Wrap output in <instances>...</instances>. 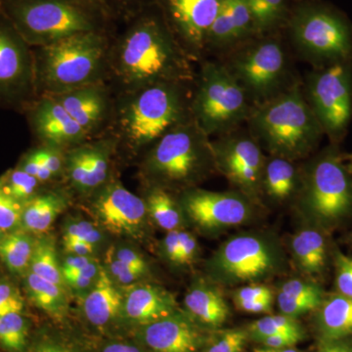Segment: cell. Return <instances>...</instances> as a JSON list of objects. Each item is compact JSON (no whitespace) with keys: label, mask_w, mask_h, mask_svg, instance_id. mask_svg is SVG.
<instances>
[{"label":"cell","mask_w":352,"mask_h":352,"mask_svg":"<svg viewBox=\"0 0 352 352\" xmlns=\"http://www.w3.org/2000/svg\"><path fill=\"white\" fill-rule=\"evenodd\" d=\"M107 1L113 7L116 13L122 14L126 19L150 3L147 0H107Z\"/></svg>","instance_id":"db71d44e"},{"label":"cell","mask_w":352,"mask_h":352,"mask_svg":"<svg viewBox=\"0 0 352 352\" xmlns=\"http://www.w3.org/2000/svg\"><path fill=\"white\" fill-rule=\"evenodd\" d=\"M126 29L113 36L108 83L115 94L157 83L194 85L195 62L185 52L155 2L127 19Z\"/></svg>","instance_id":"6da1fadb"},{"label":"cell","mask_w":352,"mask_h":352,"mask_svg":"<svg viewBox=\"0 0 352 352\" xmlns=\"http://www.w3.org/2000/svg\"><path fill=\"white\" fill-rule=\"evenodd\" d=\"M273 300H258V302H242L235 303L238 309L247 314H270L272 309Z\"/></svg>","instance_id":"6f0895ef"},{"label":"cell","mask_w":352,"mask_h":352,"mask_svg":"<svg viewBox=\"0 0 352 352\" xmlns=\"http://www.w3.org/2000/svg\"><path fill=\"white\" fill-rule=\"evenodd\" d=\"M214 171L212 140L193 119L166 132L142 155L139 166L144 184L175 194L197 187Z\"/></svg>","instance_id":"5b68a950"},{"label":"cell","mask_w":352,"mask_h":352,"mask_svg":"<svg viewBox=\"0 0 352 352\" xmlns=\"http://www.w3.org/2000/svg\"><path fill=\"white\" fill-rule=\"evenodd\" d=\"M292 254L298 267L310 275H321L327 265V242L323 231L305 228L292 239Z\"/></svg>","instance_id":"f1b7e54d"},{"label":"cell","mask_w":352,"mask_h":352,"mask_svg":"<svg viewBox=\"0 0 352 352\" xmlns=\"http://www.w3.org/2000/svg\"><path fill=\"white\" fill-rule=\"evenodd\" d=\"M219 62L239 82L252 106L270 100L298 82L283 43L274 36H254Z\"/></svg>","instance_id":"ba28073f"},{"label":"cell","mask_w":352,"mask_h":352,"mask_svg":"<svg viewBox=\"0 0 352 352\" xmlns=\"http://www.w3.org/2000/svg\"><path fill=\"white\" fill-rule=\"evenodd\" d=\"M286 267L276 238L266 233H242L226 240L208 259L207 273L214 283L235 286L263 281Z\"/></svg>","instance_id":"8fae6325"},{"label":"cell","mask_w":352,"mask_h":352,"mask_svg":"<svg viewBox=\"0 0 352 352\" xmlns=\"http://www.w3.org/2000/svg\"><path fill=\"white\" fill-rule=\"evenodd\" d=\"M245 330L249 333L250 340L254 342L261 338L277 333H295L305 337V328L298 319L282 314L263 317L250 324Z\"/></svg>","instance_id":"d590c367"},{"label":"cell","mask_w":352,"mask_h":352,"mask_svg":"<svg viewBox=\"0 0 352 352\" xmlns=\"http://www.w3.org/2000/svg\"><path fill=\"white\" fill-rule=\"evenodd\" d=\"M24 204L16 201L6 193L0 183V229L9 233L21 228Z\"/></svg>","instance_id":"ab89813d"},{"label":"cell","mask_w":352,"mask_h":352,"mask_svg":"<svg viewBox=\"0 0 352 352\" xmlns=\"http://www.w3.org/2000/svg\"><path fill=\"white\" fill-rule=\"evenodd\" d=\"M300 171L293 161L285 157H266L261 177V196L265 195L275 203H283L298 193Z\"/></svg>","instance_id":"4316f807"},{"label":"cell","mask_w":352,"mask_h":352,"mask_svg":"<svg viewBox=\"0 0 352 352\" xmlns=\"http://www.w3.org/2000/svg\"><path fill=\"white\" fill-rule=\"evenodd\" d=\"M106 263L108 266V270H106L108 274L112 278L113 281L120 286H131V285L135 284L139 279L145 276V274L140 271L134 270L113 256L112 248L108 250L107 254H106Z\"/></svg>","instance_id":"b9f144b4"},{"label":"cell","mask_w":352,"mask_h":352,"mask_svg":"<svg viewBox=\"0 0 352 352\" xmlns=\"http://www.w3.org/2000/svg\"><path fill=\"white\" fill-rule=\"evenodd\" d=\"M347 170H349V173H351L352 176V161L349 162V164H346Z\"/></svg>","instance_id":"be15d7a7"},{"label":"cell","mask_w":352,"mask_h":352,"mask_svg":"<svg viewBox=\"0 0 352 352\" xmlns=\"http://www.w3.org/2000/svg\"><path fill=\"white\" fill-rule=\"evenodd\" d=\"M258 36L274 31L286 20V0H245Z\"/></svg>","instance_id":"d6a6232c"},{"label":"cell","mask_w":352,"mask_h":352,"mask_svg":"<svg viewBox=\"0 0 352 352\" xmlns=\"http://www.w3.org/2000/svg\"><path fill=\"white\" fill-rule=\"evenodd\" d=\"M235 303L242 302H258V300H273L272 289L265 285L250 284L241 287L234 294Z\"/></svg>","instance_id":"681fc988"},{"label":"cell","mask_w":352,"mask_h":352,"mask_svg":"<svg viewBox=\"0 0 352 352\" xmlns=\"http://www.w3.org/2000/svg\"><path fill=\"white\" fill-rule=\"evenodd\" d=\"M24 305L19 289L11 282L0 281V316L10 312H23Z\"/></svg>","instance_id":"bcb514c9"},{"label":"cell","mask_w":352,"mask_h":352,"mask_svg":"<svg viewBox=\"0 0 352 352\" xmlns=\"http://www.w3.org/2000/svg\"><path fill=\"white\" fill-rule=\"evenodd\" d=\"M252 107L244 89L223 65L212 60L200 62L190 109L193 120L210 138L240 129Z\"/></svg>","instance_id":"9c48e42d"},{"label":"cell","mask_w":352,"mask_h":352,"mask_svg":"<svg viewBox=\"0 0 352 352\" xmlns=\"http://www.w3.org/2000/svg\"><path fill=\"white\" fill-rule=\"evenodd\" d=\"M98 352H145V349L138 342L124 340H110L98 349Z\"/></svg>","instance_id":"9f6ffc18"},{"label":"cell","mask_w":352,"mask_h":352,"mask_svg":"<svg viewBox=\"0 0 352 352\" xmlns=\"http://www.w3.org/2000/svg\"><path fill=\"white\" fill-rule=\"evenodd\" d=\"M177 307L173 294L151 284H133L124 295L122 319L140 328L173 314Z\"/></svg>","instance_id":"7402d4cb"},{"label":"cell","mask_w":352,"mask_h":352,"mask_svg":"<svg viewBox=\"0 0 352 352\" xmlns=\"http://www.w3.org/2000/svg\"><path fill=\"white\" fill-rule=\"evenodd\" d=\"M18 168L25 171L38 179L44 185L50 184V183L56 182L57 179L52 173L48 168H46L41 162L34 159L29 153H25L21 157Z\"/></svg>","instance_id":"7dc6e473"},{"label":"cell","mask_w":352,"mask_h":352,"mask_svg":"<svg viewBox=\"0 0 352 352\" xmlns=\"http://www.w3.org/2000/svg\"><path fill=\"white\" fill-rule=\"evenodd\" d=\"M27 352H98L68 333L46 331L38 336Z\"/></svg>","instance_id":"8d00e7d4"},{"label":"cell","mask_w":352,"mask_h":352,"mask_svg":"<svg viewBox=\"0 0 352 352\" xmlns=\"http://www.w3.org/2000/svg\"><path fill=\"white\" fill-rule=\"evenodd\" d=\"M112 251L113 256L119 259V261L127 264V265L131 266L134 270L140 271L143 274L147 275L148 264L146 263L144 258L138 252L126 247H112Z\"/></svg>","instance_id":"f907efd6"},{"label":"cell","mask_w":352,"mask_h":352,"mask_svg":"<svg viewBox=\"0 0 352 352\" xmlns=\"http://www.w3.org/2000/svg\"><path fill=\"white\" fill-rule=\"evenodd\" d=\"M29 322L23 312L0 316V344L9 352H25L28 349Z\"/></svg>","instance_id":"836d02e7"},{"label":"cell","mask_w":352,"mask_h":352,"mask_svg":"<svg viewBox=\"0 0 352 352\" xmlns=\"http://www.w3.org/2000/svg\"><path fill=\"white\" fill-rule=\"evenodd\" d=\"M24 116L38 144L68 151L90 139L66 109L50 95L38 96Z\"/></svg>","instance_id":"ffe728a7"},{"label":"cell","mask_w":352,"mask_h":352,"mask_svg":"<svg viewBox=\"0 0 352 352\" xmlns=\"http://www.w3.org/2000/svg\"><path fill=\"white\" fill-rule=\"evenodd\" d=\"M66 152L63 149L53 147V146L36 144L27 153L41 162L52 173L57 180H64Z\"/></svg>","instance_id":"f35d334b"},{"label":"cell","mask_w":352,"mask_h":352,"mask_svg":"<svg viewBox=\"0 0 352 352\" xmlns=\"http://www.w3.org/2000/svg\"><path fill=\"white\" fill-rule=\"evenodd\" d=\"M119 157L112 134L89 139L66 152L64 182L69 191L88 198L113 179V166Z\"/></svg>","instance_id":"2e32d148"},{"label":"cell","mask_w":352,"mask_h":352,"mask_svg":"<svg viewBox=\"0 0 352 352\" xmlns=\"http://www.w3.org/2000/svg\"><path fill=\"white\" fill-rule=\"evenodd\" d=\"M38 97L32 47L0 10V110L24 115Z\"/></svg>","instance_id":"4fadbf2b"},{"label":"cell","mask_w":352,"mask_h":352,"mask_svg":"<svg viewBox=\"0 0 352 352\" xmlns=\"http://www.w3.org/2000/svg\"><path fill=\"white\" fill-rule=\"evenodd\" d=\"M95 261L92 256H74L69 254L65 258L63 265L61 266L62 273L69 272V271H75L85 267L87 264Z\"/></svg>","instance_id":"680465c9"},{"label":"cell","mask_w":352,"mask_h":352,"mask_svg":"<svg viewBox=\"0 0 352 352\" xmlns=\"http://www.w3.org/2000/svg\"><path fill=\"white\" fill-rule=\"evenodd\" d=\"M68 187L54 186L44 188L38 195L24 204L21 228L30 234H44L71 203Z\"/></svg>","instance_id":"d4e9b609"},{"label":"cell","mask_w":352,"mask_h":352,"mask_svg":"<svg viewBox=\"0 0 352 352\" xmlns=\"http://www.w3.org/2000/svg\"><path fill=\"white\" fill-rule=\"evenodd\" d=\"M36 239L24 229L6 233L0 241V259L7 268L17 274H27L30 270Z\"/></svg>","instance_id":"4dcf8cb0"},{"label":"cell","mask_w":352,"mask_h":352,"mask_svg":"<svg viewBox=\"0 0 352 352\" xmlns=\"http://www.w3.org/2000/svg\"><path fill=\"white\" fill-rule=\"evenodd\" d=\"M194 85L166 82L115 94L110 131L119 156L144 154L166 132L193 119L191 98Z\"/></svg>","instance_id":"7a4b0ae2"},{"label":"cell","mask_w":352,"mask_h":352,"mask_svg":"<svg viewBox=\"0 0 352 352\" xmlns=\"http://www.w3.org/2000/svg\"><path fill=\"white\" fill-rule=\"evenodd\" d=\"M145 201L149 219L166 231L179 230L187 219L178 194L156 185L144 184L141 196Z\"/></svg>","instance_id":"83f0119b"},{"label":"cell","mask_w":352,"mask_h":352,"mask_svg":"<svg viewBox=\"0 0 352 352\" xmlns=\"http://www.w3.org/2000/svg\"><path fill=\"white\" fill-rule=\"evenodd\" d=\"M305 339V337L295 335V333H277V335L261 338L256 340V342L261 344V346L270 347V349H286V347L295 346Z\"/></svg>","instance_id":"816d5d0a"},{"label":"cell","mask_w":352,"mask_h":352,"mask_svg":"<svg viewBox=\"0 0 352 352\" xmlns=\"http://www.w3.org/2000/svg\"><path fill=\"white\" fill-rule=\"evenodd\" d=\"M63 238H74V239L85 241L96 247V245L101 242L102 234L91 222L76 220L67 224Z\"/></svg>","instance_id":"ee69618b"},{"label":"cell","mask_w":352,"mask_h":352,"mask_svg":"<svg viewBox=\"0 0 352 352\" xmlns=\"http://www.w3.org/2000/svg\"><path fill=\"white\" fill-rule=\"evenodd\" d=\"M337 293L352 298V258L340 251L333 252Z\"/></svg>","instance_id":"7bdbcfd3"},{"label":"cell","mask_w":352,"mask_h":352,"mask_svg":"<svg viewBox=\"0 0 352 352\" xmlns=\"http://www.w3.org/2000/svg\"><path fill=\"white\" fill-rule=\"evenodd\" d=\"M249 340V333L245 329H219L210 333L201 352H244Z\"/></svg>","instance_id":"74e56055"},{"label":"cell","mask_w":352,"mask_h":352,"mask_svg":"<svg viewBox=\"0 0 352 352\" xmlns=\"http://www.w3.org/2000/svg\"><path fill=\"white\" fill-rule=\"evenodd\" d=\"M166 25L194 62L205 59L208 32L222 0H154Z\"/></svg>","instance_id":"ac0fdd59"},{"label":"cell","mask_w":352,"mask_h":352,"mask_svg":"<svg viewBox=\"0 0 352 352\" xmlns=\"http://www.w3.org/2000/svg\"><path fill=\"white\" fill-rule=\"evenodd\" d=\"M339 146L331 144L300 171L298 204L316 228L329 232L352 215V176Z\"/></svg>","instance_id":"52a82bcc"},{"label":"cell","mask_w":352,"mask_h":352,"mask_svg":"<svg viewBox=\"0 0 352 352\" xmlns=\"http://www.w3.org/2000/svg\"><path fill=\"white\" fill-rule=\"evenodd\" d=\"M298 55L314 66L352 62V25L344 14L322 3L300 6L289 22Z\"/></svg>","instance_id":"30bf717a"},{"label":"cell","mask_w":352,"mask_h":352,"mask_svg":"<svg viewBox=\"0 0 352 352\" xmlns=\"http://www.w3.org/2000/svg\"><path fill=\"white\" fill-rule=\"evenodd\" d=\"M113 36V32H85L32 47L38 96L108 82Z\"/></svg>","instance_id":"277c9868"},{"label":"cell","mask_w":352,"mask_h":352,"mask_svg":"<svg viewBox=\"0 0 352 352\" xmlns=\"http://www.w3.org/2000/svg\"><path fill=\"white\" fill-rule=\"evenodd\" d=\"M198 241L193 234L188 231H179V254H178L177 265H191L198 258Z\"/></svg>","instance_id":"c3c4849f"},{"label":"cell","mask_w":352,"mask_h":352,"mask_svg":"<svg viewBox=\"0 0 352 352\" xmlns=\"http://www.w3.org/2000/svg\"><path fill=\"white\" fill-rule=\"evenodd\" d=\"M279 293L296 298H314V296L324 298L326 296L325 292L318 284L300 279L289 280L282 285Z\"/></svg>","instance_id":"f6af8a7d"},{"label":"cell","mask_w":352,"mask_h":352,"mask_svg":"<svg viewBox=\"0 0 352 352\" xmlns=\"http://www.w3.org/2000/svg\"><path fill=\"white\" fill-rule=\"evenodd\" d=\"M65 252L74 256H92L96 247L85 241L74 239V238H63Z\"/></svg>","instance_id":"11a10c76"},{"label":"cell","mask_w":352,"mask_h":352,"mask_svg":"<svg viewBox=\"0 0 352 352\" xmlns=\"http://www.w3.org/2000/svg\"><path fill=\"white\" fill-rule=\"evenodd\" d=\"M302 87L324 134L339 144L352 119V62L314 69Z\"/></svg>","instance_id":"7c38bea8"},{"label":"cell","mask_w":352,"mask_h":352,"mask_svg":"<svg viewBox=\"0 0 352 352\" xmlns=\"http://www.w3.org/2000/svg\"><path fill=\"white\" fill-rule=\"evenodd\" d=\"M315 311L314 330L319 344L352 338V298L339 293L326 296Z\"/></svg>","instance_id":"484cf974"},{"label":"cell","mask_w":352,"mask_h":352,"mask_svg":"<svg viewBox=\"0 0 352 352\" xmlns=\"http://www.w3.org/2000/svg\"><path fill=\"white\" fill-rule=\"evenodd\" d=\"M245 124L261 149L293 162L311 154L324 135L298 80L277 96L252 106Z\"/></svg>","instance_id":"3957f363"},{"label":"cell","mask_w":352,"mask_h":352,"mask_svg":"<svg viewBox=\"0 0 352 352\" xmlns=\"http://www.w3.org/2000/svg\"><path fill=\"white\" fill-rule=\"evenodd\" d=\"M50 96L66 109L90 139L101 138L110 131L116 95L108 82L95 83Z\"/></svg>","instance_id":"44dd1931"},{"label":"cell","mask_w":352,"mask_h":352,"mask_svg":"<svg viewBox=\"0 0 352 352\" xmlns=\"http://www.w3.org/2000/svg\"><path fill=\"white\" fill-rule=\"evenodd\" d=\"M0 10L32 47L85 32H112L113 19L82 0H0Z\"/></svg>","instance_id":"8992f818"},{"label":"cell","mask_w":352,"mask_h":352,"mask_svg":"<svg viewBox=\"0 0 352 352\" xmlns=\"http://www.w3.org/2000/svg\"><path fill=\"white\" fill-rule=\"evenodd\" d=\"M124 295L118 289L107 271L102 267L100 274L83 300V314L88 323L107 332L122 318Z\"/></svg>","instance_id":"603a6c76"},{"label":"cell","mask_w":352,"mask_h":352,"mask_svg":"<svg viewBox=\"0 0 352 352\" xmlns=\"http://www.w3.org/2000/svg\"><path fill=\"white\" fill-rule=\"evenodd\" d=\"M82 1L89 4L90 6L94 7L95 9L100 11V12L111 18V19H115L116 16H117V13L115 12L113 7L110 6L107 0H82Z\"/></svg>","instance_id":"94428289"},{"label":"cell","mask_w":352,"mask_h":352,"mask_svg":"<svg viewBox=\"0 0 352 352\" xmlns=\"http://www.w3.org/2000/svg\"><path fill=\"white\" fill-rule=\"evenodd\" d=\"M2 189L16 201L25 204L38 195L45 185L16 166L0 176Z\"/></svg>","instance_id":"e575fe53"},{"label":"cell","mask_w":352,"mask_h":352,"mask_svg":"<svg viewBox=\"0 0 352 352\" xmlns=\"http://www.w3.org/2000/svg\"><path fill=\"white\" fill-rule=\"evenodd\" d=\"M38 276L63 286L61 266L58 263L54 241L48 237L36 240L30 270Z\"/></svg>","instance_id":"1f68e13d"},{"label":"cell","mask_w":352,"mask_h":352,"mask_svg":"<svg viewBox=\"0 0 352 352\" xmlns=\"http://www.w3.org/2000/svg\"><path fill=\"white\" fill-rule=\"evenodd\" d=\"M212 331L201 327L186 311L138 328V344L149 352H201Z\"/></svg>","instance_id":"d6986e66"},{"label":"cell","mask_w":352,"mask_h":352,"mask_svg":"<svg viewBox=\"0 0 352 352\" xmlns=\"http://www.w3.org/2000/svg\"><path fill=\"white\" fill-rule=\"evenodd\" d=\"M185 311L201 327L219 330L226 324L230 308L221 292L214 284L198 280L184 296Z\"/></svg>","instance_id":"cb8c5ba5"},{"label":"cell","mask_w":352,"mask_h":352,"mask_svg":"<svg viewBox=\"0 0 352 352\" xmlns=\"http://www.w3.org/2000/svg\"><path fill=\"white\" fill-rule=\"evenodd\" d=\"M87 199L94 217L108 232L134 239L145 235L149 219L145 201L117 177Z\"/></svg>","instance_id":"e0dca14e"},{"label":"cell","mask_w":352,"mask_h":352,"mask_svg":"<svg viewBox=\"0 0 352 352\" xmlns=\"http://www.w3.org/2000/svg\"><path fill=\"white\" fill-rule=\"evenodd\" d=\"M179 231H168L162 242L164 258L171 263H177L178 254H179Z\"/></svg>","instance_id":"f5cc1de1"},{"label":"cell","mask_w":352,"mask_h":352,"mask_svg":"<svg viewBox=\"0 0 352 352\" xmlns=\"http://www.w3.org/2000/svg\"><path fill=\"white\" fill-rule=\"evenodd\" d=\"M184 214L204 232L217 233L249 221L254 201L242 192L208 191L194 187L178 194Z\"/></svg>","instance_id":"9a60e30c"},{"label":"cell","mask_w":352,"mask_h":352,"mask_svg":"<svg viewBox=\"0 0 352 352\" xmlns=\"http://www.w3.org/2000/svg\"><path fill=\"white\" fill-rule=\"evenodd\" d=\"M325 296L324 298L314 296V298H296L279 293L277 296V305L282 314L298 319V317L302 316L308 312L315 311L317 308L320 307Z\"/></svg>","instance_id":"60d3db41"},{"label":"cell","mask_w":352,"mask_h":352,"mask_svg":"<svg viewBox=\"0 0 352 352\" xmlns=\"http://www.w3.org/2000/svg\"><path fill=\"white\" fill-rule=\"evenodd\" d=\"M217 171L254 203L261 197L266 157L248 129H238L212 140Z\"/></svg>","instance_id":"5bb4252c"},{"label":"cell","mask_w":352,"mask_h":352,"mask_svg":"<svg viewBox=\"0 0 352 352\" xmlns=\"http://www.w3.org/2000/svg\"><path fill=\"white\" fill-rule=\"evenodd\" d=\"M252 352H305L300 349L293 347H286V349H270V347L258 346L254 349Z\"/></svg>","instance_id":"6125c7cd"},{"label":"cell","mask_w":352,"mask_h":352,"mask_svg":"<svg viewBox=\"0 0 352 352\" xmlns=\"http://www.w3.org/2000/svg\"><path fill=\"white\" fill-rule=\"evenodd\" d=\"M25 292L32 302L57 321H63L68 314V298L63 286L53 283L29 272L25 274Z\"/></svg>","instance_id":"f546056e"},{"label":"cell","mask_w":352,"mask_h":352,"mask_svg":"<svg viewBox=\"0 0 352 352\" xmlns=\"http://www.w3.org/2000/svg\"><path fill=\"white\" fill-rule=\"evenodd\" d=\"M317 352H352V338L321 342Z\"/></svg>","instance_id":"91938a15"},{"label":"cell","mask_w":352,"mask_h":352,"mask_svg":"<svg viewBox=\"0 0 352 352\" xmlns=\"http://www.w3.org/2000/svg\"><path fill=\"white\" fill-rule=\"evenodd\" d=\"M6 232H3V231L0 229V241H1L2 238L4 237V235H6Z\"/></svg>","instance_id":"e7e4bbea"}]
</instances>
